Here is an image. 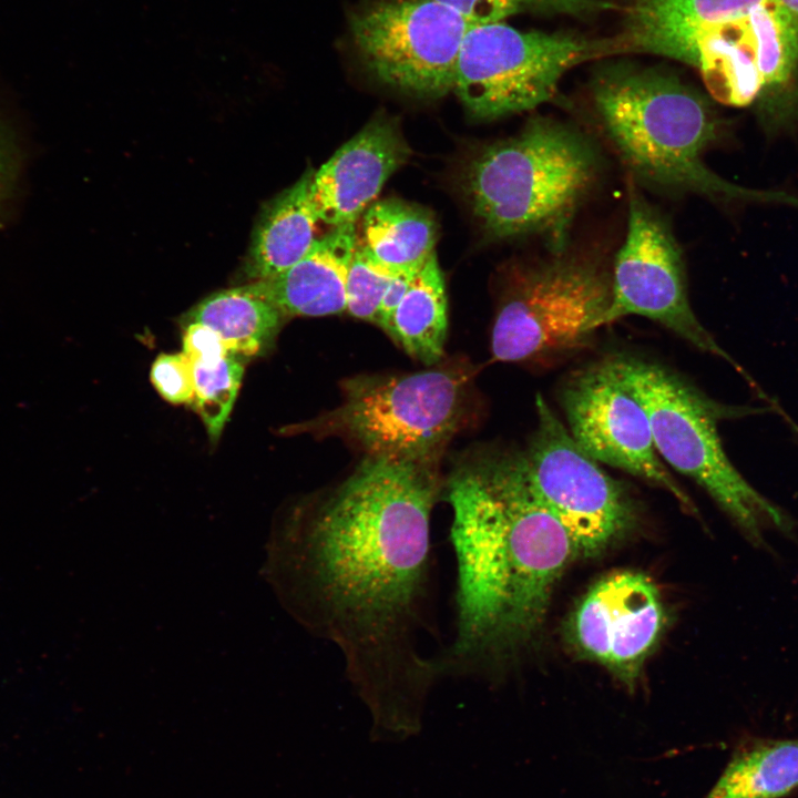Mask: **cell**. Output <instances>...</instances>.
<instances>
[{
    "label": "cell",
    "mask_w": 798,
    "mask_h": 798,
    "mask_svg": "<svg viewBox=\"0 0 798 798\" xmlns=\"http://www.w3.org/2000/svg\"><path fill=\"white\" fill-rule=\"evenodd\" d=\"M433 463L366 457L269 541L268 577L286 610L334 645L375 730L405 735L441 677L422 640L433 632Z\"/></svg>",
    "instance_id": "obj_1"
},
{
    "label": "cell",
    "mask_w": 798,
    "mask_h": 798,
    "mask_svg": "<svg viewBox=\"0 0 798 798\" xmlns=\"http://www.w3.org/2000/svg\"><path fill=\"white\" fill-rule=\"evenodd\" d=\"M591 95L604 134L630 176L713 201L784 203L798 197L733 184L704 163L717 140L719 122L709 101L672 72L632 64L602 68Z\"/></svg>",
    "instance_id": "obj_2"
},
{
    "label": "cell",
    "mask_w": 798,
    "mask_h": 798,
    "mask_svg": "<svg viewBox=\"0 0 798 798\" xmlns=\"http://www.w3.org/2000/svg\"><path fill=\"white\" fill-rule=\"evenodd\" d=\"M494 503L491 555L463 607L466 632L480 651L472 677L540 625L559 576L575 556L563 524L528 491L512 457L475 467Z\"/></svg>",
    "instance_id": "obj_3"
},
{
    "label": "cell",
    "mask_w": 798,
    "mask_h": 798,
    "mask_svg": "<svg viewBox=\"0 0 798 798\" xmlns=\"http://www.w3.org/2000/svg\"><path fill=\"white\" fill-rule=\"evenodd\" d=\"M600 168L598 152L584 133L538 116L516 135L480 149L461 186L490 237L541 235L559 252L566 248L569 228Z\"/></svg>",
    "instance_id": "obj_4"
},
{
    "label": "cell",
    "mask_w": 798,
    "mask_h": 798,
    "mask_svg": "<svg viewBox=\"0 0 798 798\" xmlns=\"http://www.w3.org/2000/svg\"><path fill=\"white\" fill-rule=\"evenodd\" d=\"M611 360L643 406L661 458L703 488L755 544L767 530H791L788 515L733 466L719 438V420L755 410L723 406L656 362L621 356Z\"/></svg>",
    "instance_id": "obj_5"
},
{
    "label": "cell",
    "mask_w": 798,
    "mask_h": 798,
    "mask_svg": "<svg viewBox=\"0 0 798 798\" xmlns=\"http://www.w3.org/2000/svg\"><path fill=\"white\" fill-rule=\"evenodd\" d=\"M507 276L491 350L505 362H550L591 344L612 303V273L566 248Z\"/></svg>",
    "instance_id": "obj_6"
},
{
    "label": "cell",
    "mask_w": 798,
    "mask_h": 798,
    "mask_svg": "<svg viewBox=\"0 0 798 798\" xmlns=\"http://www.w3.org/2000/svg\"><path fill=\"white\" fill-rule=\"evenodd\" d=\"M470 371L441 366L344 382L341 403L314 426L358 443L367 457L431 462L459 429Z\"/></svg>",
    "instance_id": "obj_7"
},
{
    "label": "cell",
    "mask_w": 798,
    "mask_h": 798,
    "mask_svg": "<svg viewBox=\"0 0 798 798\" xmlns=\"http://www.w3.org/2000/svg\"><path fill=\"white\" fill-rule=\"evenodd\" d=\"M606 55L608 38L523 31L504 21L473 24L459 52L453 91L472 117L498 120L550 101L567 71Z\"/></svg>",
    "instance_id": "obj_8"
},
{
    "label": "cell",
    "mask_w": 798,
    "mask_h": 798,
    "mask_svg": "<svg viewBox=\"0 0 798 798\" xmlns=\"http://www.w3.org/2000/svg\"><path fill=\"white\" fill-rule=\"evenodd\" d=\"M535 408L536 429L526 450L511 456L513 466L531 495L566 529L575 556H595L633 524V501L577 444L541 395Z\"/></svg>",
    "instance_id": "obj_9"
},
{
    "label": "cell",
    "mask_w": 798,
    "mask_h": 798,
    "mask_svg": "<svg viewBox=\"0 0 798 798\" xmlns=\"http://www.w3.org/2000/svg\"><path fill=\"white\" fill-rule=\"evenodd\" d=\"M472 24L434 0H378L350 18L354 44L382 83L417 96L453 90L463 39Z\"/></svg>",
    "instance_id": "obj_10"
},
{
    "label": "cell",
    "mask_w": 798,
    "mask_h": 798,
    "mask_svg": "<svg viewBox=\"0 0 798 798\" xmlns=\"http://www.w3.org/2000/svg\"><path fill=\"white\" fill-rule=\"evenodd\" d=\"M627 190L626 236L614 260L612 303L602 325L628 315L642 316L740 370L693 311L682 250L669 224L643 197L632 177Z\"/></svg>",
    "instance_id": "obj_11"
},
{
    "label": "cell",
    "mask_w": 798,
    "mask_h": 798,
    "mask_svg": "<svg viewBox=\"0 0 798 798\" xmlns=\"http://www.w3.org/2000/svg\"><path fill=\"white\" fill-rule=\"evenodd\" d=\"M561 401L571 436L592 458L662 488L685 511L697 512L663 463L648 417L611 359L575 371L563 386Z\"/></svg>",
    "instance_id": "obj_12"
},
{
    "label": "cell",
    "mask_w": 798,
    "mask_h": 798,
    "mask_svg": "<svg viewBox=\"0 0 798 798\" xmlns=\"http://www.w3.org/2000/svg\"><path fill=\"white\" fill-rule=\"evenodd\" d=\"M665 625L655 582L637 571L598 580L572 614L569 634L576 651L633 686Z\"/></svg>",
    "instance_id": "obj_13"
},
{
    "label": "cell",
    "mask_w": 798,
    "mask_h": 798,
    "mask_svg": "<svg viewBox=\"0 0 798 798\" xmlns=\"http://www.w3.org/2000/svg\"><path fill=\"white\" fill-rule=\"evenodd\" d=\"M409 155L398 122L375 116L314 171L310 195L319 221L331 227L356 224Z\"/></svg>",
    "instance_id": "obj_14"
},
{
    "label": "cell",
    "mask_w": 798,
    "mask_h": 798,
    "mask_svg": "<svg viewBox=\"0 0 798 798\" xmlns=\"http://www.w3.org/2000/svg\"><path fill=\"white\" fill-rule=\"evenodd\" d=\"M358 242L355 224L332 227L286 270L254 280L249 288L284 317H319L346 311V277Z\"/></svg>",
    "instance_id": "obj_15"
},
{
    "label": "cell",
    "mask_w": 798,
    "mask_h": 798,
    "mask_svg": "<svg viewBox=\"0 0 798 798\" xmlns=\"http://www.w3.org/2000/svg\"><path fill=\"white\" fill-rule=\"evenodd\" d=\"M766 0H626L621 32L610 38L613 54L651 53L688 65L697 33L725 17Z\"/></svg>",
    "instance_id": "obj_16"
},
{
    "label": "cell",
    "mask_w": 798,
    "mask_h": 798,
    "mask_svg": "<svg viewBox=\"0 0 798 798\" xmlns=\"http://www.w3.org/2000/svg\"><path fill=\"white\" fill-rule=\"evenodd\" d=\"M313 174L314 170H307L264 206L244 266L248 278L265 279L286 270L314 245L320 221L310 195Z\"/></svg>",
    "instance_id": "obj_17"
},
{
    "label": "cell",
    "mask_w": 798,
    "mask_h": 798,
    "mask_svg": "<svg viewBox=\"0 0 798 798\" xmlns=\"http://www.w3.org/2000/svg\"><path fill=\"white\" fill-rule=\"evenodd\" d=\"M360 241L390 272H417L436 254L437 225L426 207L386 198L365 211Z\"/></svg>",
    "instance_id": "obj_18"
},
{
    "label": "cell",
    "mask_w": 798,
    "mask_h": 798,
    "mask_svg": "<svg viewBox=\"0 0 798 798\" xmlns=\"http://www.w3.org/2000/svg\"><path fill=\"white\" fill-rule=\"evenodd\" d=\"M798 789V738L749 737L704 798H785Z\"/></svg>",
    "instance_id": "obj_19"
},
{
    "label": "cell",
    "mask_w": 798,
    "mask_h": 798,
    "mask_svg": "<svg viewBox=\"0 0 798 798\" xmlns=\"http://www.w3.org/2000/svg\"><path fill=\"white\" fill-rule=\"evenodd\" d=\"M444 279L433 254L415 274L386 331L411 357L438 362L448 330Z\"/></svg>",
    "instance_id": "obj_20"
},
{
    "label": "cell",
    "mask_w": 798,
    "mask_h": 798,
    "mask_svg": "<svg viewBox=\"0 0 798 798\" xmlns=\"http://www.w3.org/2000/svg\"><path fill=\"white\" fill-rule=\"evenodd\" d=\"M186 318L212 328L231 354L254 356L270 344L285 317L245 285L209 295Z\"/></svg>",
    "instance_id": "obj_21"
},
{
    "label": "cell",
    "mask_w": 798,
    "mask_h": 798,
    "mask_svg": "<svg viewBox=\"0 0 798 798\" xmlns=\"http://www.w3.org/2000/svg\"><path fill=\"white\" fill-rule=\"evenodd\" d=\"M195 410L212 440L219 437L241 387L244 367L233 354L215 362L191 361Z\"/></svg>",
    "instance_id": "obj_22"
},
{
    "label": "cell",
    "mask_w": 798,
    "mask_h": 798,
    "mask_svg": "<svg viewBox=\"0 0 798 798\" xmlns=\"http://www.w3.org/2000/svg\"><path fill=\"white\" fill-rule=\"evenodd\" d=\"M473 24L504 21L520 13L586 17L620 9L606 0H434Z\"/></svg>",
    "instance_id": "obj_23"
},
{
    "label": "cell",
    "mask_w": 798,
    "mask_h": 798,
    "mask_svg": "<svg viewBox=\"0 0 798 798\" xmlns=\"http://www.w3.org/2000/svg\"><path fill=\"white\" fill-rule=\"evenodd\" d=\"M396 274L379 264L358 236L346 277V311L377 324L383 294Z\"/></svg>",
    "instance_id": "obj_24"
},
{
    "label": "cell",
    "mask_w": 798,
    "mask_h": 798,
    "mask_svg": "<svg viewBox=\"0 0 798 798\" xmlns=\"http://www.w3.org/2000/svg\"><path fill=\"white\" fill-rule=\"evenodd\" d=\"M151 381L166 401L181 405L193 403L194 380L192 364L184 354H162L151 367Z\"/></svg>",
    "instance_id": "obj_25"
},
{
    "label": "cell",
    "mask_w": 798,
    "mask_h": 798,
    "mask_svg": "<svg viewBox=\"0 0 798 798\" xmlns=\"http://www.w3.org/2000/svg\"><path fill=\"white\" fill-rule=\"evenodd\" d=\"M191 361L215 362L228 354L224 341L209 327L188 323L183 334V351Z\"/></svg>",
    "instance_id": "obj_26"
},
{
    "label": "cell",
    "mask_w": 798,
    "mask_h": 798,
    "mask_svg": "<svg viewBox=\"0 0 798 798\" xmlns=\"http://www.w3.org/2000/svg\"><path fill=\"white\" fill-rule=\"evenodd\" d=\"M17 173V150L9 132L0 122V208L11 193Z\"/></svg>",
    "instance_id": "obj_27"
},
{
    "label": "cell",
    "mask_w": 798,
    "mask_h": 798,
    "mask_svg": "<svg viewBox=\"0 0 798 798\" xmlns=\"http://www.w3.org/2000/svg\"><path fill=\"white\" fill-rule=\"evenodd\" d=\"M417 272H399L390 279L381 300L376 324L383 330L387 329L396 308L406 295Z\"/></svg>",
    "instance_id": "obj_28"
},
{
    "label": "cell",
    "mask_w": 798,
    "mask_h": 798,
    "mask_svg": "<svg viewBox=\"0 0 798 798\" xmlns=\"http://www.w3.org/2000/svg\"><path fill=\"white\" fill-rule=\"evenodd\" d=\"M798 29V0H775Z\"/></svg>",
    "instance_id": "obj_29"
}]
</instances>
